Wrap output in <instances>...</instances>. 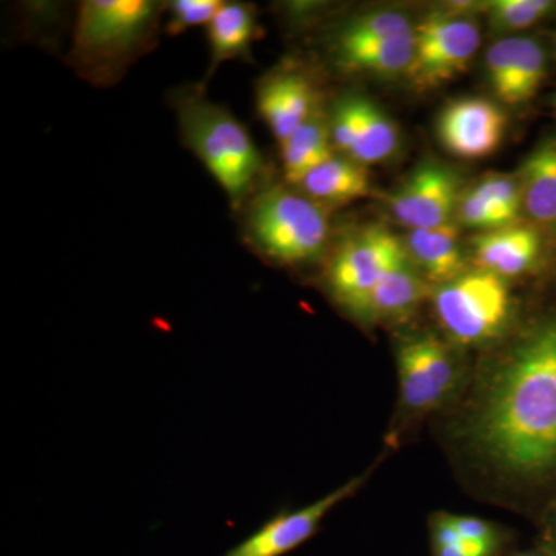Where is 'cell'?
Wrapping results in <instances>:
<instances>
[{"label": "cell", "mask_w": 556, "mask_h": 556, "mask_svg": "<svg viewBox=\"0 0 556 556\" xmlns=\"http://www.w3.org/2000/svg\"><path fill=\"white\" fill-rule=\"evenodd\" d=\"M486 350L431 424L468 492L518 508L556 478V316Z\"/></svg>", "instance_id": "1"}, {"label": "cell", "mask_w": 556, "mask_h": 556, "mask_svg": "<svg viewBox=\"0 0 556 556\" xmlns=\"http://www.w3.org/2000/svg\"><path fill=\"white\" fill-rule=\"evenodd\" d=\"M169 101L182 144L218 182L230 207L241 211L263 174L262 153L248 127L226 105L208 100L203 84L170 91Z\"/></svg>", "instance_id": "2"}, {"label": "cell", "mask_w": 556, "mask_h": 556, "mask_svg": "<svg viewBox=\"0 0 556 556\" xmlns=\"http://www.w3.org/2000/svg\"><path fill=\"white\" fill-rule=\"evenodd\" d=\"M167 3L86 0L76 16L70 64L94 86L118 83L156 42Z\"/></svg>", "instance_id": "3"}, {"label": "cell", "mask_w": 556, "mask_h": 556, "mask_svg": "<svg viewBox=\"0 0 556 556\" xmlns=\"http://www.w3.org/2000/svg\"><path fill=\"white\" fill-rule=\"evenodd\" d=\"M450 340L433 332H417L397 340V405L388 430L390 447L404 442L428 419L444 413L463 393L471 365Z\"/></svg>", "instance_id": "4"}, {"label": "cell", "mask_w": 556, "mask_h": 556, "mask_svg": "<svg viewBox=\"0 0 556 556\" xmlns=\"http://www.w3.org/2000/svg\"><path fill=\"white\" fill-rule=\"evenodd\" d=\"M243 229L258 254L288 268L318 262L331 233L327 207L285 186L260 189L249 199Z\"/></svg>", "instance_id": "5"}, {"label": "cell", "mask_w": 556, "mask_h": 556, "mask_svg": "<svg viewBox=\"0 0 556 556\" xmlns=\"http://www.w3.org/2000/svg\"><path fill=\"white\" fill-rule=\"evenodd\" d=\"M430 300L442 331L463 350L495 345L514 317L508 281L489 270H467L434 288Z\"/></svg>", "instance_id": "6"}, {"label": "cell", "mask_w": 556, "mask_h": 556, "mask_svg": "<svg viewBox=\"0 0 556 556\" xmlns=\"http://www.w3.org/2000/svg\"><path fill=\"white\" fill-rule=\"evenodd\" d=\"M402 249L404 243L379 226L348 239L336 251L325 274L331 299L354 318L369 321L372 294Z\"/></svg>", "instance_id": "7"}, {"label": "cell", "mask_w": 556, "mask_h": 556, "mask_svg": "<svg viewBox=\"0 0 556 556\" xmlns=\"http://www.w3.org/2000/svg\"><path fill=\"white\" fill-rule=\"evenodd\" d=\"M481 46V31L460 14H430L415 27L407 75L417 89H434L466 72Z\"/></svg>", "instance_id": "8"}, {"label": "cell", "mask_w": 556, "mask_h": 556, "mask_svg": "<svg viewBox=\"0 0 556 556\" xmlns=\"http://www.w3.org/2000/svg\"><path fill=\"white\" fill-rule=\"evenodd\" d=\"M376 468L378 463L311 506L299 508V510L281 511L223 556H283L295 551L316 535L327 515L343 501L356 495L358 490L367 484Z\"/></svg>", "instance_id": "9"}, {"label": "cell", "mask_w": 556, "mask_h": 556, "mask_svg": "<svg viewBox=\"0 0 556 556\" xmlns=\"http://www.w3.org/2000/svg\"><path fill=\"white\" fill-rule=\"evenodd\" d=\"M460 195L455 172L437 161H426L390 193L388 206L409 230L434 229L453 222Z\"/></svg>", "instance_id": "10"}, {"label": "cell", "mask_w": 556, "mask_h": 556, "mask_svg": "<svg viewBox=\"0 0 556 556\" xmlns=\"http://www.w3.org/2000/svg\"><path fill=\"white\" fill-rule=\"evenodd\" d=\"M332 144L348 159L368 166L390 159L397 148V129L375 104L362 97L343 98L329 119Z\"/></svg>", "instance_id": "11"}, {"label": "cell", "mask_w": 556, "mask_h": 556, "mask_svg": "<svg viewBox=\"0 0 556 556\" xmlns=\"http://www.w3.org/2000/svg\"><path fill=\"white\" fill-rule=\"evenodd\" d=\"M503 110L481 98L452 102L439 118L438 134L444 148L466 160L492 155L506 134Z\"/></svg>", "instance_id": "12"}, {"label": "cell", "mask_w": 556, "mask_h": 556, "mask_svg": "<svg viewBox=\"0 0 556 556\" xmlns=\"http://www.w3.org/2000/svg\"><path fill=\"white\" fill-rule=\"evenodd\" d=\"M485 68L497 100L507 105L525 104L546 78V53L533 39H501L486 51Z\"/></svg>", "instance_id": "13"}, {"label": "cell", "mask_w": 556, "mask_h": 556, "mask_svg": "<svg viewBox=\"0 0 556 556\" xmlns=\"http://www.w3.org/2000/svg\"><path fill=\"white\" fill-rule=\"evenodd\" d=\"M433 556H504L511 551V532L489 519L437 511L428 518Z\"/></svg>", "instance_id": "14"}, {"label": "cell", "mask_w": 556, "mask_h": 556, "mask_svg": "<svg viewBox=\"0 0 556 556\" xmlns=\"http://www.w3.org/2000/svg\"><path fill=\"white\" fill-rule=\"evenodd\" d=\"M255 104L278 144L316 113L314 89L300 73L281 70L260 80Z\"/></svg>", "instance_id": "15"}, {"label": "cell", "mask_w": 556, "mask_h": 556, "mask_svg": "<svg viewBox=\"0 0 556 556\" xmlns=\"http://www.w3.org/2000/svg\"><path fill=\"white\" fill-rule=\"evenodd\" d=\"M434 287L416 268L404 244L372 294L369 321L402 324L415 316L416 311L431 299Z\"/></svg>", "instance_id": "16"}, {"label": "cell", "mask_w": 556, "mask_h": 556, "mask_svg": "<svg viewBox=\"0 0 556 556\" xmlns=\"http://www.w3.org/2000/svg\"><path fill=\"white\" fill-rule=\"evenodd\" d=\"M540 233L525 225L490 230L473 241L478 269L489 270L506 280L530 270L540 257Z\"/></svg>", "instance_id": "17"}, {"label": "cell", "mask_w": 556, "mask_h": 556, "mask_svg": "<svg viewBox=\"0 0 556 556\" xmlns=\"http://www.w3.org/2000/svg\"><path fill=\"white\" fill-rule=\"evenodd\" d=\"M405 249L431 287H442L470 270L460 248L459 226L453 222L434 229L409 230Z\"/></svg>", "instance_id": "18"}, {"label": "cell", "mask_w": 556, "mask_h": 556, "mask_svg": "<svg viewBox=\"0 0 556 556\" xmlns=\"http://www.w3.org/2000/svg\"><path fill=\"white\" fill-rule=\"evenodd\" d=\"M206 28L211 49L206 79L217 72L223 62L248 60L252 43L262 35L257 11L247 2H223L222 9Z\"/></svg>", "instance_id": "19"}, {"label": "cell", "mask_w": 556, "mask_h": 556, "mask_svg": "<svg viewBox=\"0 0 556 556\" xmlns=\"http://www.w3.org/2000/svg\"><path fill=\"white\" fill-rule=\"evenodd\" d=\"M298 186L320 206H340L368 197L371 192V178L364 164L348 156L339 159L334 155L311 170Z\"/></svg>", "instance_id": "20"}, {"label": "cell", "mask_w": 556, "mask_h": 556, "mask_svg": "<svg viewBox=\"0 0 556 556\" xmlns=\"http://www.w3.org/2000/svg\"><path fill=\"white\" fill-rule=\"evenodd\" d=\"M329 123L314 113L303 126L281 142V164L288 182L298 186L311 170L334 156Z\"/></svg>", "instance_id": "21"}, {"label": "cell", "mask_w": 556, "mask_h": 556, "mask_svg": "<svg viewBox=\"0 0 556 556\" xmlns=\"http://www.w3.org/2000/svg\"><path fill=\"white\" fill-rule=\"evenodd\" d=\"M522 207L538 225L556 223V148L544 146L527 159L521 170Z\"/></svg>", "instance_id": "22"}, {"label": "cell", "mask_w": 556, "mask_h": 556, "mask_svg": "<svg viewBox=\"0 0 556 556\" xmlns=\"http://www.w3.org/2000/svg\"><path fill=\"white\" fill-rule=\"evenodd\" d=\"M340 68L351 73L394 76L407 73L415 54V33L387 42L334 50Z\"/></svg>", "instance_id": "23"}, {"label": "cell", "mask_w": 556, "mask_h": 556, "mask_svg": "<svg viewBox=\"0 0 556 556\" xmlns=\"http://www.w3.org/2000/svg\"><path fill=\"white\" fill-rule=\"evenodd\" d=\"M413 33L415 27L405 14L396 11H375L348 22L336 39L334 50L387 42Z\"/></svg>", "instance_id": "24"}, {"label": "cell", "mask_w": 556, "mask_h": 556, "mask_svg": "<svg viewBox=\"0 0 556 556\" xmlns=\"http://www.w3.org/2000/svg\"><path fill=\"white\" fill-rule=\"evenodd\" d=\"M554 9L547 0H495L490 2V22L496 30L518 31L532 27Z\"/></svg>", "instance_id": "25"}, {"label": "cell", "mask_w": 556, "mask_h": 556, "mask_svg": "<svg viewBox=\"0 0 556 556\" xmlns=\"http://www.w3.org/2000/svg\"><path fill=\"white\" fill-rule=\"evenodd\" d=\"M456 215L467 228L484 230V232L515 225V219L504 214L501 208L493 206L489 200L479 195L475 189L460 195Z\"/></svg>", "instance_id": "26"}, {"label": "cell", "mask_w": 556, "mask_h": 556, "mask_svg": "<svg viewBox=\"0 0 556 556\" xmlns=\"http://www.w3.org/2000/svg\"><path fill=\"white\" fill-rule=\"evenodd\" d=\"M222 5L223 0H174L167 3V35L178 36L201 25L207 27Z\"/></svg>", "instance_id": "27"}, {"label": "cell", "mask_w": 556, "mask_h": 556, "mask_svg": "<svg viewBox=\"0 0 556 556\" xmlns=\"http://www.w3.org/2000/svg\"><path fill=\"white\" fill-rule=\"evenodd\" d=\"M479 195L517 222L522 207L521 186L506 175H489L475 188Z\"/></svg>", "instance_id": "28"}, {"label": "cell", "mask_w": 556, "mask_h": 556, "mask_svg": "<svg viewBox=\"0 0 556 556\" xmlns=\"http://www.w3.org/2000/svg\"><path fill=\"white\" fill-rule=\"evenodd\" d=\"M544 525H546V541L543 547L548 554L556 556V496L544 511Z\"/></svg>", "instance_id": "29"}, {"label": "cell", "mask_w": 556, "mask_h": 556, "mask_svg": "<svg viewBox=\"0 0 556 556\" xmlns=\"http://www.w3.org/2000/svg\"><path fill=\"white\" fill-rule=\"evenodd\" d=\"M504 556H552L546 548H532V551H510Z\"/></svg>", "instance_id": "30"}]
</instances>
